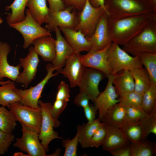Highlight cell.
<instances>
[{
	"label": "cell",
	"mask_w": 156,
	"mask_h": 156,
	"mask_svg": "<svg viewBox=\"0 0 156 156\" xmlns=\"http://www.w3.org/2000/svg\"><path fill=\"white\" fill-rule=\"evenodd\" d=\"M155 18L156 14L153 12L118 19L109 18V31L112 42L123 46L140 32L150 20Z\"/></svg>",
	"instance_id": "1"
},
{
	"label": "cell",
	"mask_w": 156,
	"mask_h": 156,
	"mask_svg": "<svg viewBox=\"0 0 156 156\" xmlns=\"http://www.w3.org/2000/svg\"><path fill=\"white\" fill-rule=\"evenodd\" d=\"M109 18L120 19L153 12L145 0H105Z\"/></svg>",
	"instance_id": "2"
},
{
	"label": "cell",
	"mask_w": 156,
	"mask_h": 156,
	"mask_svg": "<svg viewBox=\"0 0 156 156\" xmlns=\"http://www.w3.org/2000/svg\"><path fill=\"white\" fill-rule=\"evenodd\" d=\"M122 49L133 56L146 52L156 53V18L150 20Z\"/></svg>",
	"instance_id": "3"
},
{
	"label": "cell",
	"mask_w": 156,
	"mask_h": 156,
	"mask_svg": "<svg viewBox=\"0 0 156 156\" xmlns=\"http://www.w3.org/2000/svg\"><path fill=\"white\" fill-rule=\"evenodd\" d=\"M107 59L113 75L122 70H131L142 66L138 56L129 55L119 45L113 42L107 48Z\"/></svg>",
	"instance_id": "4"
},
{
	"label": "cell",
	"mask_w": 156,
	"mask_h": 156,
	"mask_svg": "<svg viewBox=\"0 0 156 156\" xmlns=\"http://www.w3.org/2000/svg\"><path fill=\"white\" fill-rule=\"evenodd\" d=\"M25 18L24 20L9 25L22 35L24 40L23 46L24 49L27 48L36 39L51 35L48 29L42 27L34 20L28 9L25 10Z\"/></svg>",
	"instance_id": "5"
},
{
	"label": "cell",
	"mask_w": 156,
	"mask_h": 156,
	"mask_svg": "<svg viewBox=\"0 0 156 156\" xmlns=\"http://www.w3.org/2000/svg\"><path fill=\"white\" fill-rule=\"evenodd\" d=\"M38 104L42 111V121L40 132L38 134L40 140L45 151H49V145L53 140L62 139L58 133L53 129L54 127L59 126L60 122L58 120H54L51 117L50 111L52 106L51 103H45L39 100Z\"/></svg>",
	"instance_id": "6"
},
{
	"label": "cell",
	"mask_w": 156,
	"mask_h": 156,
	"mask_svg": "<svg viewBox=\"0 0 156 156\" xmlns=\"http://www.w3.org/2000/svg\"><path fill=\"white\" fill-rule=\"evenodd\" d=\"M8 107L12 112L17 121L39 133L42 118L40 106L33 108L17 102L10 104Z\"/></svg>",
	"instance_id": "7"
},
{
	"label": "cell",
	"mask_w": 156,
	"mask_h": 156,
	"mask_svg": "<svg viewBox=\"0 0 156 156\" xmlns=\"http://www.w3.org/2000/svg\"><path fill=\"white\" fill-rule=\"evenodd\" d=\"M45 68L47 72L46 75L37 85L27 89L22 90L16 88L14 89L15 91L20 97V102L23 105L35 108L40 107L38 102L45 86L51 78L58 74L57 72L53 73L55 69L52 63L48 64Z\"/></svg>",
	"instance_id": "8"
},
{
	"label": "cell",
	"mask_w": 156,
	"mask_h": 156,
	"mask_svg": "<svg viewBox=\"0 0 156 156\" xmlns=\"http://www.w3.org/2000/svg\"><path fill=\"white\" fill-rule=\"evenodd\" d=\"M22 126V135L17 138L14 146L27 153L28 156H46L45 151L39 141L38 134L36 131L20 123Z\"/></svg>",
	"instance_id": "9"
},
{
	"label": "cell",
	"mask_w": 156,
	"mask_h": 156,
	"mask_svg": "<svg viewBox=\"0 0 156 156\" xmlns=\"http://www.w3.org/2000/svg\"><path fill=\"white\" fill-rule=\"evenodd\" d=\"M79 12L70 8L55 12L49 10L45 27L50 31H54L57 27L75 29L79 22Z\"/></svg>",
	"instance_id": "10"
},
{
	"label": "cell",
	"mask_w": 156,
	"mask_h": 156,
	"mask_svg": "<svg viewBox=\"0 0 156 156\" xmlns=\"http://www.w3.org/2000/svg\"><path fill=\"white\" fill-rule=\"evenodd\" d=\"M105 11V10L102 7L92 6L87 0L84 6L79 12V22L75 30L80 31L86 37L91 36Z\"/></svg>",
	"instance_id": "11"
},
{
	"label": "cell",
	"mask_w": 156,
	"mask_h": 156,
	"mask_svg": "<svg viewBox=\"0 0 156 156\" xmlns=\"http://www.w3.org/2000/svg\"><path fill=\"white\" fill-rule=\"evenodd\" d=\"M105 75L97 69L86 67L78 86L80 91L86 93L94 103L100 94L99 86Z\"/></svg>",
	"instance_id": "12"
},
{
	"label": "cell",
	"mask_w": 156,
	"mask_h": 156,
	"mask_svg": "<svg viewBox=\"0 0 156 156\" xmlns=\"http://www.w3.org/2000/svg\"><path fill=\"white\" fill-rule=\"evenodd\" d=\"M39 61L38 55L34 47L30 46L27 56L19 58V64L23 68V70L19 75L15 82L27 88L35 78Z\"/></svg>",
	"instance_id": "13"
},
{
	"label": "cell",
	"mask_w": 156,
	"mask_h": 156,
	"mask_svg": "<svg viewBox=\"0 0 156 156\" xmlns=\"http://www.w3.org/2000/svg\"><path fill=\"white\" fill-rule=\"evenodd\" d=\"M114 75L107 77L108 81L104 90L100 93L94 103L99 111V120L102 122L108 111L113 105L119 102V96L113 83Z\"/></svg>",
	"instance_id": "14"
},
{
	"label": "cell",
	"mask_w": 156,
	"mask_h": 156,
	"mask_svg": "<svg viewBox=\"0 0 156 156\" xmlns=\"http://www.w3.org/2000/svg\"><path fill=\"white\" fill-rule=\"evenodd\" d=\"M109 19L108 15L105 11L101 17L93 34L89 37H86L91 45L90 51L103 50L112 42L109 31Z\"/></svg>",
	"instance_id": "15"
},
{
	"label": "cell",
	"mask_w": 156,
	"mask_h": 156,
	"mask_svg": "<svg viewBox=\"0 0 156 156\" xmlns=\"http://www.w3.org/2000/svg\"><path fill=\"white\" fill-rule=\"evenodd\" d=\"M55 39V54L52 63L57 73H60L66 60L75 53L74 51L62 35L60 29L54 31Z\"/></svg>",
	"instance_id": "16"
},
{
	"label": "cell",
	"mask_w": 156,
	"mask_h": 156,
	"mask_svg": "<svg viewBox=\"0 0 156 156\" xmlns=\"http://www.w3.org/2000/svg\"><path fill=\"white\" fill-rule=\"evenodd\" d=\"M60 73L68 79L70 87L78 86L86 68L81 60L80 54L75 53L68 59Z\"/></svg>",
	"instance_id": "17"
},
{
	"label": "cell",
	"mask_w": 156,
	"mask_h": 156,
	"mask_svg": "<svg viewBox=\"0 0 156 156\" xmlns=\"http://www.w3.org/2000/svg\"><path fill=\"white\" fill-rule=\"evenodd\" d=\"M108 46L101 50L90 51L86 54L80 55L81 60L86 67L99 70L103 72L107 77L112 75L107 59Z\"/></svg>",
	"instance_id": "18"
},
{
	"label": "cell",
	"mask_w": 156,
	"mask_h": 156,
	"mask_svg": "<svg viewBox=\"0 0 156 156\" xmlns=\"http://www.w3.org/2000/svg\"><path fill=\"white\" fill-rule=\"evenodd\" d=\"M105 125L106 134L102 145L104 150L110 152L130 144L121 128Z\"/></svg>",
	"instance_id": "19"
},
{
	"label": "cell",
	"mask_w": 156,
	"mask_h": 156,
	"mask_svg": "<svg viewBox=\"0 0 156 156\" xmlns=\"http://www.w3.org/2000/svg\"><path fill=\"white\" fill-rule=\"evenodd\" d=\"M10 50V47L8 43L0 41V81L6 77L15 82L20 73L21 66L19 64L14 66L8 63L7 56Z\"/></svg>",
	"instance_id": "20"
},
{
	"label": "cell",
	"mask_w": 156,
	"mask_h": 156,
	"mask_svg": "<svg viewBox=\"0 0 156 156\" xmlns=\"http://www.w3.org/2000/svg\"><path fill=\"white\" fill-rule=\"evenodd\" d=\"M59 28L75 53H80L83 51L88 52L90 50V42L80 31L70 28Z\"/></svg>",
	"instance_id": "21"
},
{
	"label": "cell",
	"mask_w": 156,
	"mask_h": 156,
	"mask_svg": "<svg viewBox=\"0 0 156 156\" xmlns=\"http://www.w3.org/2000/svg\"><path fill=\"white\" fill-rule=\"evenodd\" d=\"M32 44L35 51L44 61L52 63L55 54V39L51 35L36 39Z\"/></svg>",
	"instance_id": "22"
},
{
	"label": "cell",
	"mask_w": 156,
	"mask_h": 156,
	"mask_svg": "<svg viewBox=\"0 0 156 156\" xmlns=\"http://www.w3.org/2000/svg\"><path fill=\"white\" fill-rule=\"evenodd\" d=\"M126 107L119 102L108 111L102 122L107 125L121 128L126 121Z\"/></svg>",
	"instance_id": "23"
},
{
	"label": "cell",
	"mask_w": 156,
	"mask_h": 156,
	"mask_svg": "<svg viewBox=\"0 0 156 156\" xmlns=\"http://www.w3.org/2000/svg\"><path fill=\"white\" fill-rule=\"evenodd\" d=\"M113 83L118 96L134 90V82L130 70H123L114 75Z\"/></svg>",
	"instance_id": "24"
},
{
	"label": "cell",
	"mask_w": 156,
	"mask_h": 156,
	"mask_svg": "<svg viewBox=\"0 0 156 156\" xmlns=\"http://www.w3.org/2000/svg\"><path fill=\"white\" fill-rule=\"evenodd\" d=\"M26 6L38 23L40 25L46 23L49 9L47 6L46 0H28Z\"/></svg>",
	"instance_id": "25"
},
{
	"label": "cell",
	"mask_w": 156,
	"mask_h": 156,
	"mask_svg": "<svg viewBox=\"0 0 156 156\" xmlns=\"http://www.w3.org/2000/svg\"><path fill=\"white\" fill-rule=\"evenodd\" d=\"M130 71L134 82V91L142 96L152 83L149 75L142 66Z\"/></svg>",
	"instance_id": "26"
},
{
	"label": "cell",
	"mask_w": 156,
	"mask_h": 156,
	"mask_svg": "<svg viewBox=\"0 0 156 156\" xmlns=\"http://www.w3.org/2000/svg\"><path fill=\"white\" fill-rule=\"evenodd\" d=\"M121 129L131 143L142 142L146 139L141 121L137 122L126 121Z\"/></svg>",
	"instance_id": "27"
},
{
	"label": "cell",
	"mask_w": 156,
	"mask_h": 156,
	"mask_svg": "<svg viewBox=\"0 0 156 156\" xmlns=\"http://www.w3.org/2000/svg\"><path fill=\"white\" fill-rule=\"evenodd\" d=\"M101 122L97 119L90 123L78 125L77 128L79 131V143L82 148L90 147L91 139L95 131L99 126Z\"/></svg>",
	"instance_id": "28"
},
{
	"label": "cell",
	"mask_w": 156,
	"mask_h": 156,
	"mask_svg": "<svg viewBox=\"0 0 156 156\" xmlns=\"http://www.w3.org/2000/svg\"><path fill=\"white\" fill-rule=\"evenodd\" d=\"M0 86V105L8 107L15 102H20L19 95L14 91L15 83L10 81L1 85Z\"/></svg>",
	"instance_id": "29"
},
{
	"label": "cell",
	"mask_w": 156,
	"mask_h": 156,
	"mask_svg": "<svg viewBox=\"0 0 156 156\" xmlns=\"http://www.w3.org/2000/svg\"><path fill=\"white\" fill-rule=\"evenodd\" d=\"M28 0H14L10 5L6 8L7 10L11 9V13L8 15L7 18L9 25L20 22L24 20L26 16L25 10Z\"/></svg>",
	"instance_id": "30"
},
{
	"label": "cell",
	"mask_w": 156,
	"mask_h": 156,
	"mask_svg": "<svg viewBox=\"0 0 156 156\" xmlns=\"http://www.w3.org/2000/svg\"><path fill=\"white\" fill-rule=\"evenodd\" d=\"M17 120L10 110L4 106L0 107V130L8 133H12L16 125Z\"/></svg>",
	"instance_id": "31"
},
{
	"label": "cell",
	"mask_w": 156,
	"mask_h": 156,
	"mask_svg": "<svg viewBox=\"0 0 156 156\" xmlns=\"http://www.w3.org/2000/svg\"><path fill=\"white\" fill-rule=\"evenodd\" d=\"M131 156H153L156 154V144L149 141L131 143Z\"/></svg>",
	"instance_id": "32"
},
{
	"label": "cell",
	"mask_w": 156,
	"mask_h": 156,
	"mask_svg": "<svg viewBox=\"0 0 156 156\" xmlns=\"http://www.w3.org/2000/svg\"><path fill=\"white\" fill-rule=\"evenodd\" d=\"M138 56L149 75L152 83L156 84V53H144Z\"/></svg>",
	"instance_id": "33"
},
{
	"label": "cell",
	"mask_w": 156,
	"mask_h": 156,
	"mask_svg": "<svg viewBox=\"0 0 156 156\" xmlns=\"http://www.w3.org/2000/svg\"><path fill=\"white\" fill-rule=\"evenodd\" d=\"M156 105V84L151 83L142 96L141 107L150 114Z\"/></svg>",
	"instance_id": "34"
},
{
	"label": "cell",
	"mask_w": 156,
	"mask_h": 156,
	"mask_svg": "<svg viewBox=\"0 0 156 156\" xmlns=\"http://www.w3.org/2000/svg\"><path fill=\"white\" fill-rule=\"evenodd\" d=\"M119 102L126 107H140L142 96L134 91L119 96Z\"/></svg>",
	"instance_id": "35"
},
{
	"label": "cell",
	"mask_w": 156,
	"mask_h": 156,
	"mask_svg": "<svg viewBox=\"0 0 156 156\" xmlns=\"http://www.w3.org/2000/svg\"><path fill=\"white\" fill-rule=\"evenodd\" d=\"M145 138L150 133L156 135V105L152 112L141 121Z\"/></svg>",
	"instance_id": "36"
},
{
	"label": "cell",
	"mask_w": 156,
	"mask_h": 156,
	"mask_svg": "<svg viewBox=\"0 0 156 156\" xmlns=\"http://www.w3.org/2000/svg\"><path fill=\"white\" fill-rule=\"evenodd\" d=\"M79 131L77 128V132L75 137L72 139L69 138L64 139L62 141L63 146L65 148L64 156H76L78 144L79 143Z\"/></svg>",
	"instance_id": "37"
},
{
	"label": "cell",
	"mask_w": 156,
	"mask_h": 156,
	"mask_svg": "<svg viewBox=\"0 0 156 156\" xmlns=\"http://www.w3.org/2000/svg\"><path fill=\"white\" fill-rule=\"evenodd\" d=\"M148 114L141 107H126V121L140 122Z\"/></svg>",
	"instance_id": "38"
},
{
	"label": "cell",
	"mask_w": 156,
	"mask_h": 156,
	"mask_svg": "<svg viewBox=\"0 0 156 156\" xmlns=\"http://www.w3.org/2000/svg\"><path fill=\"white\" fill-rule=\"evenodd\" d=\"M106 134L105 124L102 122L93 135L90 143V147L97 148L102 146Z\"/></svg>",
	"instance_id": "39"
},
{
	"label": "cell",
	"mask_w": 156,
	"mask_h": 156,
	"mask_svg": "<svg viewBox=\"0 0 156 156\" xmlns=\"http://www.w3.org/2000/svg\"><path fill=\"white\" fill-rule=\"evenodd\" d=\"M14 139L12 133H7L0 130V155H4L7 152Z\"/></svg>",
	"instance_id": "40"
},
{
	"label": "cell",
	"mask_w": 156,
	"mask_h": 156,
	"mask_svg": "<svg viewBox=\"0 0 156 156\" xmlns=\"http://www.w3.org/2000/svg\"><path fill=\"white\" fill-rule=\"evenodd\" d=\"M68 102L56 99L51 108L50 112L51 117L54 120H58L60 115L65 109Z\"/></svg>",
	"instance_id": "41"
},
{
	"label": "cell",
	"mask_w": 156,
	"mask_h": 156,
	"mask_svg": "<svg viewBox=\"0 0 156 156\" xmlns=\"http://www.w3.org/2000/svg\"><path fill=\"white\" fill-rule=\"evenodd\" d=\"M70 92L69 85L65 81H61L58 86L56 99L68 102L69 101Z\"/></svg>",
	"instance_id": "42"
},
{
	"label": "cell",
	"mask_w": 156,
	"mask_h": 156,
	"mask_svg": "<svg viewBox=\"0 0 156 156\" xmlns=\"http://www.w3.org/2000/svg\"><path fill=\"white\" fill-rule=\"evenodd\" d=\"M62 0L66 8H71L80 12L84 6L87 0Z\"/></svg>",
	"instance_id": "43"
},
{
	"label": "cell",
	"mask_w": 156,
	"mask_h": 156,
	"mask_svg": "<svg viewBox=\"0 0 156 156\" xmlns=\"http://www.w3.org/2000/svg\"><path fill=\"white\" fill-rule=\"evenodd\" d=\"M89 97L86 93L80 91L75 97L73 102L76 105L84 108L89 104Z\"/></svg>",
	"instance_id": "44"
},
{
	"label": "cell",
	"mask_w": 156,
	"mask_h": 156,
	"mask_svg": "<svg viewBox=\"0 0 156 156\" xmlns=\"http://www.w3.org/2000/svg\"><path fill=\"white\" fill-rule=\"evenodd\" d=\"M85 116L88 120V123L92 122L95 119V116L98 109L94 105L89 104L83 108Z\"/></svg>",
	"instance_id": "45"
},
{
	"label": "cell",
	"mask_w": 156,
	"mask_h": 156,
	"mask_svg": "<svg viewBox=\"0 0 156 156\" xmlns=\"http://www.w3.org/2000/svg\"><path fill=\"white\" fill-rule=\"evenodd\" d=\"M109 152L113 156H131L130 144Z\"/></svg>",
	"instance_id": "46"
},
{
	"label": "cell",
	"mask_w": 156,
	"mask_h": 156,
	"mask_svg": "<svg viewBox=\"0 0 156 156\" xmlns=\"http://www.w3.org/2000/svg\"><path fill=\"white\" fill-rule=\"evenodd\" d=\"M50 11L55 12L63 10L66 7L62 0H47Z\"/></svg>",
	"instance_id": "47"
},
{
	"label": "cell",
	"mask_w": 156,
	"mask_h": 156,
	"mask_svg": "<svg viewBox=\"0 0 156 156\" xmlns=\"http://www.w3.org/2000/svg\"><path fill=\"white\" fill-rule=\"evenodd\" d=\"M90 4L95 8L102 7L105 10V0H88Z\"/></svg>",
	"instance_id": "48"
},
{
	"label": "cell",
	"mask_w": 156,
	"mask_h": 156,
	"mask_svg": "<svg viewBox=\"0 0 156 156\" xmlns=\"http://www.w3.org/2000/svg\"><path fill=\"white\" fill-rule=\"evenodd\" d=\"M3 22V20L1 17H0V24H1Z\"/></svg>",
	"instance_id": "49"
},
{
	"label": "cell",
	"mask_w": 156,
	"mask_h": 156,
	"mask_svg": "<svg viewBox=\"0 0 156 156\" xmlns=\"http://www.w3.org/2000/svg\"><path fill=\"white\" fill-rule=\"evenodd\" d=\"M4 81H0V84H2L4 83Z\"/></svg>",
	"instance_id": "50"
}]
</instances>
